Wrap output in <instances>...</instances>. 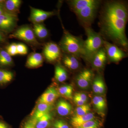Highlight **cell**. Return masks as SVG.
<instances>
[{
  "mask_svg": "<svg viewBox=\"0 0 128 128\" xmlns=\"http://www.w3.org/2000/svg\"><path fill=\"white\" fill-rule=\"evenodd\" d=\"M100 32L105 41H112L127 52L128 41L126 34L128 5L122 0L102 2L99 9Z\"/></svg>",
  "mask_w": 128,
  "mask_h": 128,
  "instance_id": "6da1fadb",
  "label": "cell"
},
{
  "mask_svg": "<svg viewBox=\"0 0 128 128\" xmlns=\"http://www.w3.org/2000/svg\"><path fill=\"white\" fill-rule=\"evenodd\" d=\"M67 2L84 27L91 26L99 11L102 2L98 0H70L67 1Z\"/></svg>",
  "mask_w": 128,
  "mask_h": 128,
  "instance_id": "7a4b0ae2",
  "label": "cell"
},
{
  "mask_svg": "<svg viewBox=\"0 0 128 128\" xmlns=\"http://www.w3.org/2000/svg\"><path fill=\"white\" fill-rule=\"evenodd\" d=\"M84 28L87 38L83 42L81 58L89 62L93 55L103 47L104 40L100 34L94 31L91 27Z\"/></svg>",
  "mask_w": 128,
  "mask_h": 128,
  "instance_id": "3957f363",
  "label": "cell"
},
{
  "mask_svg": "<svg viewBox=\"0 0 128 128\" xmlns=\"http://www.w3.org/2000/svg\"><path fill=\"white\" fill-rule=\"evenodd\" d=\"M83 42L82 37L74 36L64 30L58 45L62 53L72 54L80 58L82 56Z\"/></svg>",
  "mask_w": 128,
  "mask_h": 128,
  "instance_id": "277c9868",
  "label": "cell"
},
{
  "mask_svg": "<svg viewBox=\"0 0 128 128\" xmlns=\"http://www.w3.org/2000/svg\"><path fill=\"white\" fill-rule=\"evenodd\" d=\"M9 36L10 38H16L23 41L32 48H38L41 45L37 40L32 28L28 25L20 26Z\"/></svg>",
  "mask_w": 128,
  "mask_h": 128,
  "instance_id": "5b68a950",
  "label": "cell"
},
{
  "mask_svg": "<svg viewBox=\"0 0 128 128\" xmlns=\"http://www.w3.org/2000/svg\"><path fill=\"white\" fill-rule=\"evenodd\" d=\"M103 47L105 49L108 61L118 63L128 56L127 52L118 46L104 40Z\"/></svg>",
  "mask_w": 128,
  "mask_h": 128,
  "instance_id": "8992f818",
  "label": "cell"
},
{
  "mask_svg": "<svg viewBox=\"0 0 128 128\" xmlns=\"http://www.w3.org/2000/svg\"><path fill=\"white\" fill-rule=\"evenodd\" d=\"M18 21V15L5 12L0 15V30L7 35L16 30Z\"/></svg>",
  "mask_w": 128,
  "mask_h": 128,
  "instance_id": "52a82bcc",
  "label": "cell"
},
{
  "mask_svg": "<svg viewBox=\"0 0 128 128\" xmlns=\"http://www.w3.org/2000/svg\"><path fill=\"white\" fill-rule=\"evenodd\" d=\"M62 52L58 44L54 42H49L44 44L43 50L44 58L48 62L53 63L61 58Z\"/></svg>",
  "mask_w": 128,
  "mask_h": 128,
  "instance_id": "ba28073f",
  "label": "cell"
},
{
  "mask_svg": "<svg viewBox=\"0 0 128 128\" xmlns=\"http://www.w3.org/2000/svg\"><path fill=\"white\" fill-rule=\"evenodd\" d=\"M30 14L29 20L33 24L42 23L49 18L57 15L55 11L48 12L30 6Z\"/></svg>",
  "mask_w": 128,
  "mask_h": 128,
  "instance_id": "9c48e42d",
  "label": "cell"
},
{
  "mask_svg": "<svg viewBox=\"0 0 128 128\" xmlns=\"http://www.w3.org/2000/svg\"><path fill=\"white\" fill-rule=\"evenodd\" d=\"M94 76L93 72L90 69H84L76 76V82L80 88L87 89L92 82Z\"/></svg>",
  "mask_w": 128,
  "mask_h": 128,
  "instance_id": "30bf717a",
  "label": "cell"
},
{
  "mask_svg": "<svg viewBox=\"0 0 128 128\" xmlns=\"http://www.w3.org/2000/svg\"><path fill=\"white\" fill-rule=\"evenodd\" d=\"M108 61L106 52L103 47L93 55L89 62L94 69L101 70L105 67Z\"/></svg>",
  "mask_w": 128,
  "mask_h": 128,
  "instance_id": "8fae6325",
  "label": "cell"
},
{
  "mask_svg": "<svg viewBox=\"0 0 128 128\" xmlns=\"http://www.w3.org/2000/svg\"><path fill=\"white\" fill-rule=\"evenodd\" d=\"M79 58L75 56L62 53L61 59L66 68L70 70H75L80 68V63Z\"/></svg>",
  "mask_w": 128,
  "mask_h": 128,
  "instance_id": "7c38bea8",
  "label": "cell"
},
{
  "mask_svg": "<svg viewBox=\"0 0 128 128\" xmlns=\"http://www.w3.org/2000/svg\"><path fill=\"white\" fill-rule=\"evenodd\" d=\"M59 96V94L58 91L55 88H49L41 95L38 100V102L51 105L58 98Z\"/></svg>",
  "mask_w": 128,
  "mask_h": 128,
  "instance_id": "4fadbf2b",
  "label": "cell"
},
{
  "mask_svg": "<svg viewBox=\"0 0 128 128\" xmlns=\"http://www.w3.org/2000/svg\"><path fill=\"white\" fill-rule=\"evenodd\" d=\"M44 60V56L42 54L35 52L32 53L28 57L26 66L30 68H38L43 64Z\"/></svg>",
  "mask_w": 128,
  "mask_h": 128,
  "instance_id": "5bb4252c",
  "label": "cell"
},
{
  "mask_svg": "<svg viewBox=\"0 0 128 128\" xmlns=\"http://www.w3.org/2000/svg\"><path fill=\"white\" fill-rule=\"evenodd\" d=\"M22 1L20 0H4V6L5 12L10 14L18 15Z\"/></svg>",
  "mask_w": 128,
  "mask_h": 128,
  "instance_id": "9a60e30c",
  "label": "cell"
},
{
  "mask_svg": "<svg viewBox=\"0 0 128 128\" xmlns=\"http://www.w3.org/2000/svg\"><path fill=\"white\" fill-rule=\"evenodd\" d=\"M95 118L94 114L89 112L83 116H74L72 118L70 122L74 128H77L88 121L95 119Z\"/></svg>",
  "mask_w": 128,
  "mask_h": 128,
  "instance_id": "2e32d148",
  "label": "cell"
},
{
  "mask_svg": "<svg viewBox=\"0 0 128 128\" xmlns=\"http://www.w3.org/2000/svg\"><path fill=\"white\" fill-rule=\"evenodd\" d=\"M56 109L58 114L60 116H64L70 114L72 108L71 105L69 102L61 99L57 103Z\"/></svg>",
  "mask_w": 128,
  "mask_h": 128,
  "instance_id": "e0dca14e",
  "label": "cell"
},
{
  "mask_svg": "<svg viewBox=\"0 0 128 128\" xmlns=\"http://www.w3.org/2000/svg\"><path fill=\"white\" fill-rule=\"evenodd\" d=\"M13 64L12 56L6 52L4 46H0V67L11 66Z\"/></svg>",
  "mask_w": 128,
  "mask_h": 128,
  "instance_id": "ac0fdd59",
  "label": "cell"
},
{
  "mask_svg": "<svg viewBox=\"0 0 128 128\" xmlns=\"http://www.w3.org/2000/svg\"><path fill=\"white\" fill-rule=\"evenodd\" d=\"M32 29L35 36L40 39H46L48 36V30L43 23L34 24Z\"/></svg>",
  "mask_w": 128,
  "mask_h": 128,
  "instance_id": "d6986e66",
  "label": "cell"
},
{
  "mask_svg": "<svg viewBox=\"0 0 128 128\" xmlns=\"http://www.w3.org/2000/svg\"><path fill=\"white\" fill-rule=\"evenodd\" d=\"M52 106L50 105L44 103H39L34 112V116L32 119L36 122L37 120L41 116L46 114L50 113L52 110Z\"/></svg>",
  "mask_w": 128,
  "mask_h": 128,
  "instance_id": "ffe728a7",
  "label": "cell"
},
{
  "mask_svg": "<svg viewBox=\"0 0 128 128\" xmlns=\"http://www.w3.org/2000/svg\"><path fill=\"white\" fill-rule=\"evenodd\" d=\"M92 89L96 94H102L105 90L104 81L101 75H98L93 81Z\"/></svg>",
  "mask_w": 128,
  "mask_h": 128,
  "instance_id": "44dd1931",
  "label": "cell"
},
{
  "mask_svg": "<svg viewBox=\"0 0 128 128\" xmlns=\"http://www.w3.org/2000/svg\"><path fill=\"white\" fill-rule=\"evenodd\" d=\"M68 73L63 66L57 65L55 66L54 77L57 81L63 82L68 78Z\"/></svg>",
  "mask_w": 128,
  "mask_h": 128,
  "instance_id": "7402d4cb",
  "label": "cell"
},
{
  "mask_svg": "<svg viewBox=\"0 0 128 128\" xmlns=\"http://www.w3.org/2000/svg\"><path fill=\"white\" fill-rule=\"evenodd\" d=\"M14 76V74L12 71L0 68V85L9 83L13 80Z\"/></svg>",
  "mask_w": 128,
  "mask_h": 128,
  "instance_id": "603a6c76",
  "label": "cell"
},
{
  "mask_svg": "<svg viewBox=\"0 0 128 128\" xmlns=\"http://www.w3.org/2000/svg\"><path fill=\"white\" fill-rule=\"evenodd\" d=\"M52 115L50 113L46 114L37 120L36 128H46L50 124L52 119Z\"/></svg>",
  "mask_w": 128,
  "mask_h": 128,
  "instance_id": "cb8c5ba5",
  "label": "cell"
},
{
  "mask_svg": "<svg viewBox=\"0 0 128 128\" xmlns=\"http://www.w3.org/2000/svg\"><path fill=\"white\" fill-rule=\"evenodd\" d=\"M73 86L70 85H64L60 86L58 89V92L64 98L68 99H73Z\"/></svg>",
  "mask_w": 128,
  "mask_h": 128,
  "instance_id": "d4e9b609",
  "label": "cell"
},
{
  "mask_svg": "<svg viewBox=\"0 0 128 128\" xmlns=\"http://www.w3.org/2000/svg\"><path fill=\"white\" fill-rule=\"evenodd\" d=\"M93 105L98 112H102L105 110L106 106V102L103 97L96 96L94 97L92 100Z\"/></svg>",
  "mask_w": 128,
  "mask_h": 128,
  "instance_id": "484cf974",
  "label": "cell"
},
{
  "mask_svg": "<svg viewBox=\"0 0 128 128\" xmlns=\"http://www.w3.org/2000/svg\"><path fill=\"white\" fill-rule=\"evenodd\" d=\"M90 106L89 104H85L82 106H79L76 108L75 116H83L90 112Z\"/></svg>",
  "mask_w": 128,
  "mask_h": 128,
  "instance_id": "4316f807",
  "label": "cell"
},
{
  "mask_svg": "<svg viewBox=\"0 0 128 128\" xmlns=\"http://www.w3.org/2000/svg\"><path fill=\"white\" fill-rule=\"evenodd\" d=\"M100 125L99 121L94 119L88 121L77 128H99Z\"/></svg>",
  "mask_w": 128,
  "mask_h": 128,
  "instance_id": "83f0119b",
  "label": "cell"
},
{
  "mask_svg": "<svg viewBox=\"0 0 128 128\" xmlns=\"http://www.w3.org/2000/svg\"><path fill=\"white\" fill-rule=\"evenodd\" d=\"M16 45L17 44L16 43H12L4 47L9 55L13 56L18 54Z\"/></svg>",
  "mask_w": 128,
  "mask_h": 128,
  "instance_id": "f1b7e54d",
  "label": "cell"
},
{
  "mask_svg": "<svg viewBox=\"0 0 128 128\" xmlns=\"http://www.w3.org/2000/svg\"><path fill=\"white\" fill-rule=\"evenodd\" d=\"M16 47L18 54L24 56L27 54L28 48L25 44L22 43L17 44Z\"/></svg>",
  "mask_w": 128,
  "mask_h": 128,
  "instance_id": "f546056e",
  "label": "cell"
},
{
  "mask_svg": "<svg viewBox=\"0 0 128 128\" xmlns=\"http://www.w3.org/2000/svg\"><path fill=\"white\" fill-rule=\"evenodd\" d=\"M54 128H70L68 124L62 120H57L54 124Z\"/></svg>",
  "mask_w": 128,
  "mask_h": 128,
  "instance_id": "4dcf8cb0",
  "label": "cell"
},
{
  "mask_svg": "<svg viewBox=\"0 0 128 128\" xmlns=\"http://www.w3.org/2000/svg\"><path fill=\"white\" fill-rule=\"evenodd\" d=\"M36 122V121L32 118L29 121L25 122L22 128H36L35 126Z\"/></svg>",
  "mask_w": 128,
  "mask_h": 128,
  "instance_id": "1f68e13d",
  "label": "cell"
},
{
  "mask_svg": "<svg viewBox=\"0 0 128 128\" xmlns=\"http://www.w3.org/2000/svg\"><path fill=\"white\" fill-rule=\"evenodd\" d=\"M7 35L0 30V46H3L7 41Z\"/></svg>",
  "mask_w": 128,
  "mask_h": 128,
  "instance_id": "d6a6232c",
  "label": "cell"
},
{
  "mask_svg": "<svg viewBox=\"0 0 128 128\" xmlns=\"http://www.w3.org/2000/svg\"><path fill=\"white\" fill-rule=\"evenodd\" d=\"M74 96L77 97L78 98L81 99L82 100L86 102L88 100L87 96L86 94L80 92H76L74 95Z\"/></svg>",
  "mask_w": 128,
  "mask_h": 128,
  "instance_id": "836d02e7",
  "label": "cell"
},
{
  "mask_svg": "<svg viewBox=\"0 0 128 128\" xmlns=\"http://www.w3.org/2000/svg\"><path fill=\"white\" fill-rule=\"evenodd\" d=\"M73 98L74 102L76 104V105L79 106H82V105H84L86 104V102L82 100L80 98H78L77 97L74 96L73 97Z\"/></svg>",
  "mask_w": 128,
  "mask_h": 128,
  "instance_id": "e575fe53",
  "label": "cell"
},
{
  "mask_svg": "<svg viewBox=\"0 0 128 128\" xmlns=\"http://www.w3.org/2000/svg\"><path fill=\"white\" fill-rule=\"evenodd\" d=\"M4 0H0V15L5 12V10L4 6Z\"/></svg>",
  "mask_w": 128,
  "mask_h": 128,
  "instance_id": "d590c367",
  "label": "cell"
},
{
  "mask_svg": "<svg viewBox=\"0 0 128 128\" xmlns=\"http://www.w3.org/2000/svg\"><path fill=\"white\" fill-rule=\"evenodd\" d=\"M0 128H8L7 124L2 121H0Z\"/></svg>",
  "mask_w": 128,
  "mask_h": 128,
  "instance_id": "8d00e7d4",
  "label": "cell"
}]
</instances>
